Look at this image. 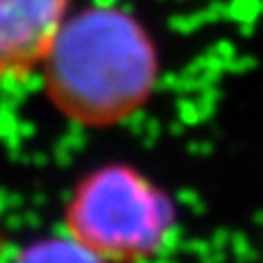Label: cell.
Instances as JSON below:
<instances>
[{"label":"cell","instance_id":"obj_1","mask_svg":"<svg viewBox=\"0 0 263 263\" xmlns=\"http://www.w3.org/2000/svg\"><path fill=\"white\" fill-rule=\"evenodd\" d=\"M48 95L70 119L105 125L149 97L158 53L145 24L114 5L68 13L42 62Z\"/></svg>","mask_w":263,"mask_h":263},{"label":"cell","instance_id":"obj_2","mask_svg":"<svg viewBox=\"0 0 263 263\" xmlns=\"http://www.w3.org/2000/svg\"><path fill=\"white\" fill-rule=\"evenodd\" d=\"M169 224L167 197L127 167H105L88 176L68 206V235L108 261L152 254Z\"/></svg>","mask_w":263,"mask_h":263},{"label":"cell","instance_id":"obj_3","mask_svg":"<svg viewBox=\"0 0 263 263\" xmlns=\"http://www.w3.org/2000/svg\"><path fill=\"white\" fill-rule=\"evenodd\" d=\"M70 0H0V77H18L42 66Z\"/></svg>","mask_w":263,"mask_h":263},{"label":"cell","instance_id":"obj_4","mask_svg":"<svg viewBox=\"0 0 263 263\" xmlns=\"http://www.w3.org/2000/svg\"><path fill=\"white\" fill-rule=\"evenodd\" d=\"M13 263H110L101 254L90 250L72 235L66 239H48L33 243Z\"/></svg>","mask_w":263,"mask_h":263}]
</instances>
